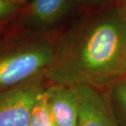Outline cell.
<instances>
[{
	"mask_svg": "<svg viewBox=\"0 0 126 126\" xmlns=\"http://www.w3.org/2000/svg\"><path fill=\"white\" fill-rule=\"evenodd\" d=\"M48 83L107 90L126 77V9L120 2L84 11L59 33Z\"/></svg>",
	"mask_w": 126,
	"mask_h": 126,
	"instance_id": "obj_1",
	"label": "cell"
},
{
	"mask_svg": "<svg viewBox=\"0 0 126 126\" xmlns=\"http://www.w3.org/2000/svg\"><path fill=\"white\" fill-rule=\"evenodd\" d=\"M60 31L37 33L18 26L0 31V89L43 75L54 60Z\"/></svg>",
	"mask_w": 126,
	"mask_h": 126,
	"instance_id": "obj_2",
	"label": "cell"
},
{
	"mask_svg": "<svg viewBox=\"0 0 126 126\" xmlns=\"http://www.w3.org/2000/svg\"><path fill=\"white\" fill-rule=\"evenodd\" d=\"M47 85L43 74L0 89V126H29L33 107Z\"/></svg>",
	"mask_w": 126,
	"mask_h": 126,
	"instance_id": "obj_3",
	"label": "cell"
},
{
	"mask_svg": "<svg viewBox=\"0 0 126 126\" xmlns=\"http://www.w3.org/2000/svg\"><path fill=\"white\" fill-rule=\"evenodd\" d=\"M78 9V0H31L19 13L18 27L37 33L59 32Z\"/></svg>",
	"mask_w": 126,
	"mask_h": 126,
	"instance_id": "obj_4",
	"label": "cell"
},
{
	"mask_svg": "<svg viewBox=\"0 0 126 126\" xmlns=\"http://www.w3.org/2000/svg\"><path fill=\"white\" fill-rule=\"evenodd\" d=\"M78 102L77 126H120L106 90L73 85Z\"/></svg>",
	"mask_w": 126,
	"mask_h": 126,
	"instance_id": "obj_5",
	"label": "cell"
},
{
	"mask_svg": "<svg viewBox=\"0 0 126 126\" xmlns=\"http://www.w3.org/2000/svg\"><path fill=\"white\" fill-rule=\"evenodd\" d=\"M45 95L58 126H77L78 102L73 86L48 83Z\"/></svg>",
	"mask_w": 126,
	"mask_h": 126,
	"instance_id": "obj_6",
	"label": "cell"
},
{
	"mask_svg": "<svg viewBox=\"0 0 126 126\" xmlns=\"http://www.w3.org/2000/svg\"><path fill=\"white\" fill-rule=\"evenodd\" d=\"M120 126H126V77L118 80L106 90Z\"/></svg>",
	"mask_w": 126,
	"mask_h": 126,
	"instance_id": "obj_7",
	"label": "cell"
},
{
	"mask_svg": "<svg viewBox=\"0 0 126 126\" xmlns=\"http://www.w3.org/2000/svg\"><path fill=\"white\" fill-rule=\"evenodd\" d=\"M29 126H58L48 106L45 91L38 97L33 107Z\"/></svg>",
	"mask_w": 126,
	"mask_h": 126,
	"instance_id": "obj_8",
	"label": "cell"
},
{
	"mask_svg": "<svg viewBox=\"0 0 126 126\" xmlns=\"http://www.w3.org/2000/svg\"><path fill=\"white\" fill-rule=\"evenodd\" d=\"M22 7L7 2L5 0H0V26L18 16Z\"/></svg>",
	"mask_w": 126,
	"mask_h": 126,
	"instance_id": "obj_9",
	"label": "cell"
},
{
	"mask_svg": "<svg viewBox=\"0 0 126 126\" xmlns=\"http://www.w3.org/2000/svg\"><path fill=\"white\" fill-rule=\"evenodd\" d=\"M116 2V0H78L80 10L90 11L101 8Z\"/></svg>",
	"mask_w": 126,
	"mask_h": 126,
	"instance_id": "obj_10",
	"label": "cell"
},
{
	"mask_svg": "<svg viewBox=\"0 0 126 126\" xmlns=\"http://www.w3.org/2000/svg\"><path fill=\"white\" fill-rule=\"evenodd\" d=\"M7 2H10V3L17 5V6L20 7H24L25 5H26L28 3L29 0H5Z\"/></svg>",
	"mask_w": 126,
	"mask_h": 126,
	"instance_id": "obj_11",
	"label": "cell"
},
{
	"mask_svg": "<svg viewBox=\"0 0 126 126\" xmlns=\"http://www.w3.org/2000/svg\"><path fill=\"white\" fill-rule=\"evenodd\" d=\"M120 2L122 4V6L126 9V0H120Z\"/></svg>",
	"mask_w": 126,
	"mask_h": 126,
	"instance_id": "obj_12",
	"label": "cell"
}]
</instances>
